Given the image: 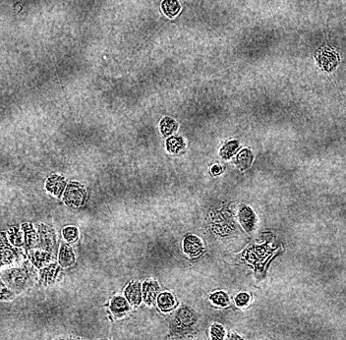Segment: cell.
I'll return each instance as SVG.
<instances>
[{
    "label": "cell",
    "instance_id": "cell-1",
    "mask_svg": "<svg viewBox=\"0 0 346 340\" xmlns=\"http://www.w3.org/2000/svg\"><path fill=\"white\" fill-rule=\"evenodd\" d=\"M0 277L14 294H20L34 286L38 281V273L33 264L25 261L18 266L1 271Z\"/></svg>",
    "mask_w": 346,
    "mask_h": 340
},
{
    "label": "cell",
    "instance_id": "cell-2",
    "mask_svg": "<svg viewBox=\"0 0 346 340\" xmlns=\"http://www.w3.org/2000/svg\"><path fill=\"white\" fill-rule=\"evenodd\" d=\"M199 317L195 311L187 306H182L176 311L169 327L170 334L176 340L192 339L197 332Z\"/></svg>",
    "mask_w": 346,
    "mask_h": 340
},
{
    "label": "cell",
    "instance_id": "cell-3",
    "mask_svg": "<svg viewBox=\"0 0 346 340\" xmlns=\"http://www.w3.org/2000/svg\"><path fill=\"white\" fill-rule=\"evenodd\" d=\"M8 238L10 243L18 249H25L27 254L32 251L37 243V232L30 224H22L9 230Z\"/></svg>",
    "mask_w": 346,
    "mask_h": 340
},
{
    "label": "cell",
    "instance_id": "cell-4",
    "mask_svg": "<svg viewBox=\"0 0 346 340\" xmlns=\"http://www.w3.org/2000/svg\"><path fill=\"white\" fill-rule=\"evenodd\" d=\"M24 253L21 249L11 246L4 233H0V268L20 263L23 260Z\"/></svg>",
    "mask_w": 346,
    "mask_h": 340
},
{
    "label": "cell",
    "instance_id": "cell-5",
    "mask_svg": "<svg viewBox=\"0 0 346 340\" xmlns=\"http://www.w3.org/2000/svg\"><path fill=\"white\" fill-rule=\"evenodd\" d=\"M57 242L56 235L54 231L46 226L45 224H41L38 226L37 232V243L33 250L48 252L54 256H56Z\"/></svg>",
    "mask_w": 346,
    "mask_h": 340
},
{
    "label": "cell",
    "instance_id": "cell-6",
    "mask_svg": "<svg viewBox=\"0 0 346 340\" xmlns=\"http://www.w3.org/2000/svg\"><path fill=\"white\" fill-rule=\"evenodd\" d=\"M272 255L268 245L252 246L244 253V259L254 267L255 271H263L264 266Z\"/></svg>",
    "mask_w": 346,
    "mask_h": 340
},
{
    "label": "cell",
    "instance_id": "cell-7",
    "mask_svg": "<svg viewBox=\"0 0 346 340\" xmlns=\"http://www.w3.org/2000/svg\"><path fill=\"white\" fill-rule=\"evenodd\" d=\"M63 200L69 206L82 207L87 200V191L80 183L70 182L63 193Z\"/></svg>",
    "mask_w": 346,
    "mask_h": 340
},
{
    "label": "cell",
    "instance_id": "cell-8",
    "mask_svg": "<svg viewBox=\"0 0 346 340\" xmlns=\"http://www.w3.org/2000/svg\"><path fill=\"white\" fill-rule=\"evenodd\" d=\"M183 250L189 257L196 258L201 256L205 249L200 238L195 235H188L183 241Z\"/></svg>",
    "mask_w": 346,
    "mask_h": 340
},
{
    "label": "cell",
    "instance_id": "cell-9",
    "mask_svg": "<svg viewBox=\"0 0 346 340\" xmlns=\"http://www.w3.org/2000/svg\"><path fill=\"white\" fill-rule=\"evenodd\" d=\"M59 272H60V266H58L56 263H52L49 266L43 267L40 270V275H39L40 284L44 286L53 284L56 281Z\"/></svg>",
    "mask_w": 346,
    "mask_h": 340
},
{
    "label": "cell",
    "instance_id": "cell-10",
    "mask_svg": "<svg viewBox=\"0 0 346 340\" xmlns=\"http://www.w3.org/2000/svg\"><path fill=\"white\" fill-rule=\"evenodd\" d=\"M32 264L38 268H43L51 263L55 256L48 252L40 251V250H32L28 253Z\"/></svg>",
    "mask_w": 346,
    "mask_h": 340
},
{
    "label": "cell",
    "instance_id": "cell-11",
    "mask_svg": "<svg viewBox=\"0 0 346 340\" xmlns=\"http://www.w3.org/2000/svg\"><path fill=\"white\" fill-rule=\"evenodd\" d=\"M124 294L126 297V300L133 306H139L142 302L143 294H142V286L139 282H130L125 291Z\"/></svg>",
    "mask_w": 346,
    "mask_h": 340
},
{
    "label": "cell",
    "instance_id": "cell-12",
    "mask_svg": "<svg viewBox=\"0 0 346 340\" xmlns=\"http://www.w3.org/2000/svg\"><path fill=\"white\" fill-rule=\"evenodd\" d=\"M159 290H160V285L156 281L153 280H149L143 283L142 294H143L144 301L147 305L150 306L154 302L156 296L159 294Z\"/></svg>",
    "mask_w": 346,
    "mask_h": 340
},
{
    "label": "cell",
    "instance_id": "cell-13",
    "mask_svg": "<svg viewBox=\"0 0 346 340\" xmlns=\"http://www.w3.org/2000/svg\"><path fill=\"white\" fill-rule=\"evenodd\" d=\"M239 222L247 232H252L256 224V214L249 207H243L239 211Z\"/></svg>",
    "mask_w": 346,
    "mask_h": 340
},
{
    "label": "cell",
    "instance_id": "cell-14",
    "mask_svg": "<svg viewBox=\"0 0 346 340\" xmlns=\"http://www.w3.org/2000/svg\"><path fill=\"white\" fill-rule=\"evenodd\" d=\"M46 190L56 197H61L66 188V181L64 177L59 175H52L46 180Z\"/></svg>",
    "mask_w": 346,
    "mask_h": 340
},
{
    "label": "cell",
    "instance_id": "cell-15",
    "mask_svg": "<svg viewBox=\"0 0 346 340\" xmlns=\"http://www.w3.org/2000/svg\"><path fill=\"white\" fill-rule=\"evenodd\" d=\"M129 310H130V306L128 304V301L125 298L121 296H115L114 298L111 299L110 311L115 317L121 318L125 316Z\"/></svg>",
    "mask_w": 346,
    "mask_h": 340
},
{
    "label": "cell",
    "instance_id": "cell-16",
    "mask_svg": "<svg viewBox=\"0 0 346 340\" xmlns=\"http://www.w3.org/2000/svg\"><path fill=\"white\" fill-rule=\"evenodd\" d=\"M318 62L323 67V69L331 71L337 65L338 59L333 51L326 49L324 51H321V54H319Z\"/></svg>",
    "mask_w": 346,
    "mask_h": 340
},
{
    "label": "cell",
    "instance_id": "cell-17",
    "mask_svg": "<svg viewBox=\"0 0 346 340\" xmlns=\"http://www.w3.org/2000/svg\"><path fill=\"white\" fill-rule=\"evenodd\" d=\"M58 261H59V265L63 267H68L75 264V254L72 250V248L67 243L61 244Z\"/></svg>",
    "mask_w": 346,
    "mask_h": 340
},
{
    "label": "cell",
    "instance_id": "cell-18",
    "mask_svg": "<svg viewBox=\"0 0 346 340\" xmlns=\"http://www.w3.org/2000/svg\"><path fill=\"white\" fill-rule=\"evenodd\" d=\"M158 306L163 312H168L176 306V300L170 292H163L158 295Z\"/></svg>",
    "mask_w": 346,
    "mask_h": 340
},
{
    "label": "cell",
    "instance_id": "cell-19",
    "mask_svg": "<svg viewBox=\"0 0 346 340\" xmlns=\"http://www.w3.org/2000/svg\"><path fill=\"white\" fill-rule=\"evenodd\" d=\"M253 160H254V156L252 151L250 149L244 148L237 154L236 164L241 170H246L252 165Z\"/></svg>",
    "mask_w": 346,
    "mask_h": 340
},
{
    "label": "cell",
    "instance_id": "cell-20",
    "mask_svg": "<svg viewBox=\"0 0 346 340\" xmlns=\"http://www.w3.org/2000/svg\"><path fill=\"white\" fill-rule=\"evenodd\" d=\"M184 148H185V142L183 138L181 137L172 136L166 140V148L170 153L177 154L182 151Z\"/></svg>",
    "mask_w": 346,
    "mask_h": 340
},
{
    "label": "cell",
    "instance_id": "cell-21",
    "mask_svg": "<svg viewBox=\"0 0 346 340\" xmlns=\"http://www.w3.org/2000/svg\"><path fill=\"white\" fill-rule=\"evenodd\" d=\"M164 13L169 18H173L180 11V4L177 0H164L162 3Z\"/></svg>",
    "mask_w": 346,
    "mask_h": 340
},
{
    "label": "cell",
    "instance_id": "cell-22",
    "mask_svg": "<svg viewBox=\"0 0 346 340\" xmlns=\"http://www.w3.org/2000/svg\"><path fill=\"white\" fill-rule=\"evenodd\" d=\"M178 128V124L174 119L170 117H165L161 122V131L165 137L170 136Z\"/></svg>",
    "mask_w": 346,
    "mask_h": 340
},
{
    "label": "cell",
    "instance_id": "cell-23",
    "mask_svg": "<svg viewBox=\"0 0 346 340\" xmlns=\"http://www.w3.org/2000/svg\"><path fill=\"white\" fill-rule=\"evenodd\" d=\"M239 148V142L238 141H230L227 142L226 145L221 149V157L225 160H229L230 158H232L237 149Z\"/></svg>",
    "mask_w": 346,
    "mask_h": 340
},
{
    "label": "cell",
    "instance_id": "cell-24",
    "mask_svg": "<svg viewBox=\"0 0 346 340\" xmlns=\"http://www.w3.org/2000/svg\"><path fill=\"white\" fill-rule=\"evenodd\" d=\"M211 303L217 307H227L230 303L229 296L225 291H217L210 296Z\"/></svg>",
    "mask_w": 346,
    "mask_h": 340
},
{
    "label": "cell",
    "instance_id": "cell-25",
    "mask_svg": "<svg viewBox=\"0 0 346 340\" xmlns=\"http://www.w3.org/2000/svg\"><path fill=\"white\" fill-rule=\"evenodd\" d=\"M210 334H211V340H225L226 329L224 325L213 324L211 326Z\"/></svg>",
    "mask_w": 346,
    "mask_h": 340
},
{
    "label": "cell",
    "instance_id": "cell-26",
    "mask_svg": "<svg viewBox=\"0 0 346 340\" xmlns=\"http://www.w3.org/2000/svg\"><path fill=\"white\" fill-rule=\"evenodd\" d=\"M63 237L68 242H76L79 237V231L74 226H68L65 227L62 231Z\"/></svg>",
    "mask_w": 346,
    "mask_h": 340
},
{
    "label": "cell",
    "instance_id": "cell-27",
    "mask_svg": "<svg viewBox=\"0 0 346 340\" xmlns=\"http://www.w3.org/2000/svg\"><path fill=\"white\" fill-rule=\"evenodd\" d=\"M15 294L5 285L0 277V301H10L14 298Z\"/></svg>",
    "mask_w": 346,
    "mask_h": 340
},
{
    "label": "cell",
    "instance_id": "cell-28",
    "mask_svg": "<svg viewBox=\"0 0 346 340\" xmlns=\"http://www.w3.org/2000/svg\"><path fill=\"white\" fill-rule=\"evenodd\" d=\"M250 299L251 297L248 294V293H245V292H242V293H239L238 295L236 296L235 298V304L236 306L240 307V308H243V307H246L249 302H250Z\"/></svg>",
    "mask_w": 346,
    "mask_h": 340
},
{
    "label": "cell",
    "instance_id": "cell-29",
    "mask_svg": "<svg viewBox=\"0 0 346 340\" xmlns=\"http://www.w3.org/2000/svg\"><path fill=\"white\" fill-rule=\"evenodd\" d=\"M222 171H223V168H222L219 165H214V166H212V168H211V172H212V174H214V175L221 174Z\"/></svg>",
    "mask_w": 346,
    "mask_h": 340
},
{
    "label": "cell",
    "instance_id": "cell-30",
    "mask_svg": "<svg viewBox=\"0 0 346 340\" xmlns=\"http://www.w3.org/2000/svg\"><path fill=\"white\" fill-rule=\"evenodd\" d=\"M226 340H244L240 335L236 334V333H232V334H229L228 337L226 338Z\"/></svg>",
    "mask_w": 346,
    "mask_h": 340
},
{
    "label": "cell",
    "instance_id": "cell-31",
    "mask_svg": "<svg viewBox=\"0 0 346 340\" xmlns=\"http://www.w3.org/2000/svg\"><path fill=\"white\" fill-rule=\"evenodd\" d=\"M70 340H82V339H78V338H74V339H70Z\"/></svg>",
    "mask_w": 346,
    "mask_h": 340
},
{
    "label": "cell",
    "instance_id": "cell-32",
    "mask_svg": "<svg viewBox=\"0 0 346 340\" xmlns=\"http://www.w3.org/2000/svg\"><path fill=\"white\" fill-rule=\"evenodd\" d=\"M102 340H108V339H102Z\"/></svg>",
    "mask_w": 346,
    "mask_h": 340
}]
</instances>
